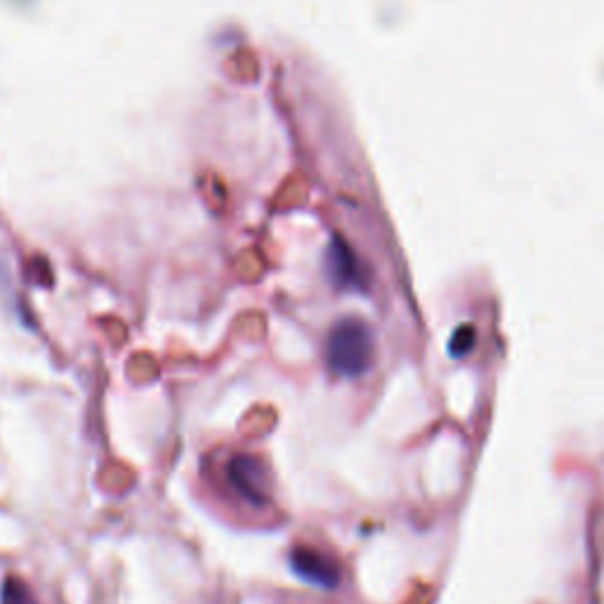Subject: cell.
<instances>
[{
	"label": "cell",
	"instance_id": "1",
	"mask_svg": "<svg viewBox=\"0 0 604 604\" xmlns=\"http://www.w3.org/2000/svg\"><path fill=\"white\" fill-rule=\"evenodd\" d=\"M373 361V333L364 319L347 317L331 328L326 340V364L340 378H359Z\"/></svg>",
	"mask_w": 604,
	"mask_h": 604
},
{
	"label": "cell",
	"instance_id": "5",
	"mask_svg": "<svg viewBox=\"0 0 604 604\" xmlns=\"http://www.w3.org/2000/svg\"><path fill=\"white\" fill-rule=\"evenodd\" d=\"M0 602L3 604H34V597H31L29 588L24 586L19 579H5L3 583V593H0Z\"/></svg>",
	"mask_w": 604,
	"mask_h": 604
},
{
	"label": "cell",
	"instance_id": "6",
	"mask_svg": "<svg viewBox=\"0 0 604 604\" xmlns=\"http://www.w3.org/2000/svg\"><path fill=\"white\" fill-rule=\"evenodd\" d=\"M472 345H475V328L461 326L456 333H453V338L449 340L451 357H465V354L472 350Z\"/></svg>",
	"mask_w": 604,
	"mask_h": 604
},
{
	"label": "cell",
	"instance_id": "2",
	"mask_svg": "<svg viewBox=\"0 0 604 604\" xmlns=\"http://www.w3.org/2000/svg\"><path fill=\"white\" fill-rule=\"evenodd\" d=\"M227 475H229V482L234 484V489L239 491L246 501H251L255 505H265L269 501L267 475L258 458L239 453V456H234L232 463H229Z\"/></svg>",
	"mask_w": 604,
	"mask_h": 604
},
{
	"label": "cell",
	"instance_id": "3",
	"mask_svg": "<svg viewBox=\"0 0 604 604\" xmlns=\"http://www.w3.org/2000/svg\"><path fill=\"white\" fill-rule=\"evenodd\" d=\"M291 567L302 581L314 583L319 588H336L340 569L331 557L312 548H295L291 553Z\"/></svg>",
	"mask_w": 604,
	"mask_h": 604
},
{
	"label": "cell",
	"instance_id": "4",
	"mask_svg": "<svg viewBox=\"0 0 604 604\" xmlns=\"http://www.w3.org/2000/svg\"><path fill=\"white\" fill-rule=\"evenodd\" d=\"M333 277H336L343 286H357L359 284V274L357 267H354L352 255L347 251H333Z\"/></svg>",
	"mask_w": 604,
	"mask_h": 604
}]
</instances>
